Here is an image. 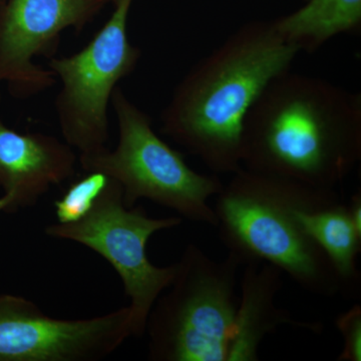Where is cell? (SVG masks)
<instances>
[{"mask_svg": "<svg viewBox=\"0 0 361 361\" xmlns=\"http://www.w3.org/2000/svg\"><path fill=\"white\" fill-rule=\"evenodd\" d=\"M361 160V94L287 71L247 116L242 166L318 189L336 190Z\"/></svg>", "mask_w": 361, "mask_h": 361, "instance_id": "6da1fadb", "label": "cell"}, {"mask_svg": "<svg viewBox=\"0 0 361 361\" xmlns=\"http://www.w3.org/2000/svg\"><path fill=\"white\" fill-rule=\"evenodd\" d=\"M298 49L270 23L233 32L176 85L161 133L213 174H234L243 157L244 125L266 87L291 71Z\"/></svg>", "mask_w": 361, "mask_h": 361, "instance_id": "7a4b0ae2", "label": "cell"}, {"mask_svg": "<svg viewBox=\"0 0 361 361\" xmlns=\"http://www.w3.org/2000/svg\"><path fill=\"white\" fill-rule=\"evenodd\" d=\"M216 195L219 238L241 266L268 263L304 290L322 297L343 293L334 266L306 231L298 211L343 201L337 190L318 189L242 167Z\"/></svg>", "mask_w": 361, "mask_h": 361, "instance_id": "3957f363", "label": "cell"}, {"mask_svg": "<svg viewBox=\"0 0 361 361\" xmlns=\"http://www.w3.org/2000/svg\"><path fill=\"white\" fill-rule=\"evenodd\" d=\"M176 266L174 280L147 319L149 360L228 361L241 264L231 254L214 260L191 243Z\"/></svg>", "mask_w": 361, "mask_h": 361, "instance_id": "277c9868", "label": "cell"}, {"mask_svg": "<svg viewBox=\"0 0 361 361\" xmlns=\"http://www.w3.org/2000/svg\"><path fill=\"white\" fill-rule=\"evenodd\" d=\"M111 104L118 121V146L115 151L106 147L80 154L82 170L116 180L129 208L147 199L185 219L216 228L217 217L209 200L224 185L218 175L200 174L190 167L183 154L157 135L151 116L120 87L114 90Z\"/></svg>", "mask_w": 361, "mask_h": 361, "instance_id": "5b68a950", "label": "cell"}, {"mask_svg": "<svg viewBox=\"0 0 361 361\" xmlns=\"http://www.w3.org/2000/svg\"><path fill=\"white\" fill-rule=\"evenodd\" d=\"M182 218H152L142 207H127L123 190L110 178L108 186L87 215L77 222L51 224L44 229L51 238L77 242L106 259L123 282L129 297L133 337L145 334L149 311L174 280L177 266L158 267L147 255L155 233L182 224Z\"/></svg>", "mask_w": 361, "mask_h": 361, "instance_id": "8992f818", "label": "cell"}, {"mask_svg": "<svg viewBox=\"0 0 361 361\" xmlns=\"http://www.w3.org/2000/svg\"><path fill=\"white\" fill-rule=\"evenodd\" d=\"M134 0H120L110 20L77 54L51 59L49 71L61 82L54 101L61 135L80 154L106 148L110 140L109 104L118 82L141 59L130 44L128 18Z\"/></svg>", "mask_w": 361, "mask_h": 361, "instance_id": "52a82bcc", "label": "cell"}, {"mask_svg": "<svg viewBox=\"0 0 361 361\" xmlns=\"http://www.w3.org/2000/svg\"><path fill=\"white\" fill-rule=\"evenodd\" d=\"M133 337L129 306L59 319L25 297L0 295V361H99Z\"/></svg>", "mask_w": 361, "mask_h": 361, "instance_id": "ba28073f", "label": "cell"}, {"mask_svg": "<svg viewBox=\"0 0 361 361\" xmlns=\"http://www.w3.org/2000/svg\"><path fill=\"white\" fill-rule=\"evenodd\" d=\"M110 0H7L0 18V84L16 99L49 90L56 78L37 63L56 52L63 30H84Z\"/></svg>", "mask_w": 361, "mask_h": 361, "instance_id": "9c48e42d", "label": "cell"}, {"mask_svg": "<svg viewBox=\"0 0 361 361\" xmlns=\"http://www.w3.org/2000/svg\"><path fill=\"white\" fill-rule=\"evenodd\" d=\"M77 163L66 142L42 133H20L0 120V213L35 207L52 186L75 175Z\"/></svg>", "mask_w": 361, "mask_h": 361, "instance_id": "30bf717a", "label": "cell"}, {"mask_svg": "<svg viewBox=\"0 0 361 361\" xmlns=\"http://www.w3.org/2000/svg\"><path fill=\"white\" fill-rule=\"evenodd\" d=\"M244 266L228 361L259 360V348L265 337L284 325L313 334L322 331V323L294 319L289 311L277 307L275 298L283 287L281 270L268 263Z\"/></svg>", "mask_w": 361, "mask_h": 361, "instance_id": "8fae6325", "label": "cell"}, {"mask_svg": "<svg viewBox=\"0 0 361 361\" xmlns=\"http://www.w3.org/2000/svg\"><path fill=\"white\" fill-rule=\"evenodd\" d=\"M298 218L326 254L341 280L343 293L357 294L361 280L357 267L361 233L351 221L346 204L341 201L315 210H300Z\"/></svg>", "mask_w": 361, "mask_h": 361, "instance_id": "7c38bea8", "label": "cell"}, {"mask_svg": "<svg viewBox=\"0 0 361 361\" xmlns=\"http://www.w3.org/2000/svg\"><path fill=\"white\" fill-rule=\"evenodd\" d=\"M360 25L361 0H308L298 11L273 23L285 42L308 54L337 35L356 33Z\"/></svg>", "mask_w": 361, "mask_h": 361, "instance_id": "4fadbf2b", "label": "cell"}, {"mask_svg": "<svg viewBox=\"0 0 361 361\" xmlns=\"http://www.w3.org/2000/svg\"><path fill=\"white\" fill-rule=\"evenodd\" d=\"M85 173L84 177L71 183L61 198L54 202L58 223L68 224L84 218L110 182V177L103 173Z\"/></svg>", "mask_w": 361, "mask_h": 361, "instance_id": "5bb4252c", "label": "cell"}, {"mask_svg": "<svg viewBox=\"0 0 361 361\" xmlns=\"http://www.w3.org/2000/svg\"><path fill=\"white\" fill-rule=\"evenodd\" d=\"M343 339V349L337 360L361 361V307L356 304L336 319Z\"/></svg>", "mask_w": 361, "mask_h": 361, "instance_id": "9a60e30c", "label": "cell"}, {"mask_svg": "<svg viewBox=\"0 0 361 361\" xmlns=\"http://www.w3.org/2000/svg\"><path fill=\"white\" fill-rule=\"evenodd\" d=\"M348 211L350 219L355 224L356 229L358 232L361 233V192L360 190L356 191L355 194L351 196L350 201L346 204Z\"/></svg>", "mask_w": 361, "mask_h": 361, "instance_id": "2e32d148", "label": "cell"}, {"mask_svg": "<svg viewBox=\"0 0 361 361\" xmlns=\"http://www.w3.org/2000/svg\"><path fill=\"white\" fill-rule=\"evenodd\" d=\"M7 0H0V18H1V14L4 13V7H6Z\"/></svg>", "mask_w": 361, "mask_h": 361, "instance_id": "e0dca14e", "label": "cell"}, {"mask_svg": "<svg viewBox=\"0 0 361 361\" xmlns=\"http://www.w3.org/2000/svg\"><path fill=\"white\" fill-rule=\"evenodd\" d=\"M120 1V0H110V2L115 6V4H118V2Z\"/></svg>", "mask_w": 361, "mask_h": 361, "instance_id": "ac0fdd59", "label": "cell"}]
</instances>
